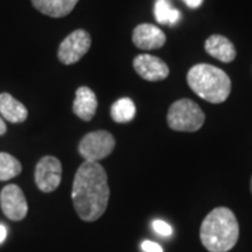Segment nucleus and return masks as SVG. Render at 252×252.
<instances>
[{"instance_id": "obj_1", "label": "nucleus", "mask_w": 252, "mask_h": 252, "mask_svg": "<svg viewBox=\"0 0 252 252\" xmlns=\"http://www.w3.org/2000/svg\"><path fill=\"white\" fill-rule=\"evenodd\" d=\"M76 213L83 221H95L107 210L109 200L108 177L97 161H84L76 171L72 187Z\"/></svg>"}, {"instance_id": "obj_2", "label": "nucleus", "mask_w": 252, "mask_h": 252, "mask_svg": "<svg viewBox=\"0 0 252 252\" xmlns=\"http://www.w3.org/2000/svg\"><path fill=\"white\" fill-rule=\"evenodd\" d=\"M200 241L209 252H228L240 237L238 220L228 207H216L200 225Z\"/></svg>"}, {"instance_id": "obj_3", "label": "nucleus", "mask_w": 252, "mask_h": 252, "mask_svg": "<svg viewBox=\"0 0 252 252\" xmlns=\"http://www.w3.org/2000/svg\"><path fill=\"white\" fill-rule=\"evenodd\" d=\"M187 81L192 91L212 104H221L231 93L228 74L209 63H199L189 69Z\"/></svg>"}, {"instance_id": "obj_4", "label": "nucleus", "mask_w": 252, "mask_h": 252, "mask_svg": "<svg viewBox=\"0 0 252 252\" xmlns=\"http://www.w3.org/2000/svg\"><path fill=\"white\" fill-rule=\"evenodd\" d=\"M167 124L175 132H196L205 124V114L195 101L178 99L168 109Z\"/></svg>"}, {"instance_id": "obj_5", "label": "nucleus", "mask_w": 252, "mask_h": 252, "mask_svg": "<svg viewBox=\"0 0 252 252\" xmlns=\"http://www.w3.org/2000/svg\"><path fill=\"white\" fill-rule=\"evenodd\" d=\"M115 149V137L107 130H95L84 136L79 143V153L84 161H97L108 157Z\"/></svg>"}, {"instance_id": "obj_6", "label": "nucleus", "mask_w": 252, "mask_h": 252, "mask_svg": "<svg viewBox=\"0 0 252 252\" xmlns=\"http://www.w3.org/2000/svg\"><path fill=\"white\" fill-rule=\"evenodd\" d=\"M91 35L86 30H76L61 42L58 49V59L63 64H73L80 61L90 51Z\"/></svg>"}, {"instance_id": "obj_7", "label": "nucleus", "mask_w": 252, "mask_h": 252, "mask_svg": "<svg viewBox=\"0 0 252 252\" xmlns=\"http://www.w3.org/2000/svg\"><path fill=\"white\" fill-rule=\"evenodd\" d=\"M0 207L11 221H20L28 213V203L23 189L16 184H9L0 192Z\"/></svg>"}, {"instance_id": "obj_8", "label": "nucleus", "mask_w": 252, "mask_h": 252, "mask_svg": "<svg viewBox=\"0 0 252 252\" xmlns=\"http://www.w3.org/2000/svg\"><path fill=\"white\" fill-rule=\"evenodd\" d=\"M34 178L39 190L45 193L54 192L62 181V162L54 156L42 157L36 164Z\"/></svg>"}, {"instance_id": "obj_9", "label": "nucleus", "mask_w": 252, "mask_h": 252, "mask_svg": "<svg viewBox=\"0 0 252 252\" xmlns=\"http://www.w3.org/2000/svg\"><path fill=\"white\" fill-rule=\"evenodd\" d=\"M133 69L147 81H161L168 77L170 67L162 59L149 54L137 55L133 59Z\"/></svg>"}, {"instance_id": "obj_10", "label": "nucleus", "mask_w": 252, "mask_h": 252, "mask_svg": "<svg viewBox=\"0 0 252 252\" xmlns=\"http://www.w3.org/2000/svg\"><path fill=\"white\" fill-rule=\"evenodd\" d=\"M165 34L162 30L156 27L153 24H139L133 30L132 34V41L136 48L142 51H153V49H160L165 44Z\"/></svg>"}, {"instance_id": "obj_11", "label": "nucleus", "mask_w": 252, "mask_h": 252, "mask_svg": "<svg viewBox=\"0 0 252 252\" xmlns=\"http://www.w3.org/2000/svg\"><path fill=\"white\" fill-rule=\"evenodd\" d=\"M97 107H98V99H97L95 93L86 86L79 87L76 91L74 101H73L74 115L80 118L84 122H89L95 115Z\"/></svg>"}, {"instance_id": "obj_12", "label": "nucleus", "mask_w": 252, "mask_h": 252, "mask_svg": "<svg viewBox=\"0 0 252 252\" xmlns=\"http://www.w3.org/2000/svg\"><path fill=\"white\" fill-rule=\"evenodd\" d=\"M205 51L210 55L212 58H215L217 61L223 63L233 62L237 56L234 44L223 35H210L205 42Z\"/></svg>"}, {"instance_id": "obj_13", "label": "nucleus", "mask_w": 252, "mask_h": 252, "mask_svg": "<svg viewBox=\"0 0 252 252\" xmlns=\"http://www.w3.org/2000/svg\"><path fill=\"white\" fill-rule=\"evenodd\" d=\"M0 114L7 122L21 124L28 118V109L23 102H20L9 93L0 94Z\"/></svg>"}, {"instance_id": "obj_14", "label": "nucleus", "mask_w": 252, "mask_h": 252, "mask_svg": "<svg viewBox=\"0 0 252 252\" xmlns=\"http://www.w3.org/2000/svg\"><path fill=\"white\" fill-rule=\"evenodd\" d=\"M79 0H31L39 13L49 17L59 18L70 14Z\"/></svg>"}, {"instance_id": "obj_15", "label": "nucleus", "mask_w": 252, "mask_h": 252, "mask_svg": "<svg viewBox=\"0 0 252 252\" xmlns=\"http://www.w3.org/2000/svg\"><path fill=\"white\" fill-rule=\"evenodd\" d=\"M154 17L158 24L174 26L180 21V10L174 9L168 0H156L154 3Z\"/></svg>"}, {"instance_id": "obj_16", "label": "nucleus", "mask_w": 252, "mask_h": 252, "mask_svg": "<svg viewBox=\"0 0 252 252\" xmlns=\"http://www.w3.org/2000/svg\"><path fill=\"white\" fill-rule=\"evenodd\" d=\"M136 115L135 102L130 98H121L111 107V118L118 124L130 122Z\"/></svg>"}, {"instance_id": "obj_17", "label": "nucleus", "mask_w": 252, "mask_h": 252, "mask_svg": "<svg viewBox=\"0 0 252 252\" xmlns=\"http://www.w3.org/2000/svg\"><path fill=\"white\" fill-rule=\"evenodd\" d=\"M23 165L14 156L0 153V181H9L21 174Z\"/></svg>"}, {"instance_id": "obj_18", "label": "nucleus", "mask_w": 252, "mask_h": 252, "mask_svg": "<svg viewBox=\"0 0 252 252\" xmlns=\"http://www.w3.org/2000/svg\"><path fill=\"white\" fill-rule=\"evenodd\" d=\"M153 230L158 235L162 237H170L172 234V227L168 223L162 221V220H154L153 221Z\"/></svg>"}, {"instance_id": "obj_19", "label": "nucleus", "mask_w": 252, "mask_h": 252, "mask_svg": "<svg viewBox=\"0 0 252 252\" xmlns=\"http://www.w3.org/2000/svg\"><path fill=\"white\" fill-rule=\"evenodd\" d=\"M140 247H142V250L144 252H164V250H162V247L160 244L154 243V241H149V240L143 241Z\"/></svg>"}, {"instance_id": "obj_20", "label": "nucleus", "mask_w": 252, "mask_h": 252, "mask_svg": "<svg viewBox=\"0 0 252 252\" xmlns=\"http://www.w3.org/2000/svg\"><path fill=\"white\" fill-rule=\"evenodd\" d=\"M187 6H188L189 9H198L202 6V3L205 1V0H182Z\"/></svg>"}, {"instance_id": "obj_21", "label": "nucleus", "mask_w": 252, "mask_h": 252, "mask_svg": "<svg viewBox=\"0 0 252 252\" xmlns=\"http://www.w3.org/2000/svg\"><path fill=\"white\" fill-rule=\"evenodd\" d=\"M7 237V228L3 224H0V244L3 243Z\"/></svg>"}, {"instance_id": "obj_22", "label": "nucleus", "mask_w": 252, "mask_h": 252, "mask_svg": "<svg viewBox=\"0 0 252 252\" xmlns=\"http://www.w3.org/2000/svg\"><path fill=\"white\" fill-rule=\"evenodd\" d=\"M7 132V126H6V122L4 119L0 117V135H4Z\"/></svg>"}, {"instance_id": "obj_23", "label": "nucleus", "mask_w": 252, "mask_h": 252, "mask_svg": "<svg viewBox=\"0 0 252 252\" xmlns=\"http://www.w3.org/2000/svg\"><path fill=\"white\" fill-rule=\"evenodd\" d=\"M251 192H252V178H251Z\"/></svg>"}]
</instances>
